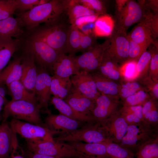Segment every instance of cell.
I'll return each instance as SVG.
<instances>
[{
	"label": "cell",
	"instance_id": "cell-12",
	"mask_svg": "<svg viewBox=\"0 0 158 158\" xmlns=\"http://www.w3.org/2000/svg\"><path fill=\"white\" fill-rule=\"evenodd\" d=\"M99 124L109 140L118 144L126 134L128 125L119 110Z\"/></svg>",
	"mask_w": 158,
	"mask_h": 158
},
{
	"label": "cell",
	"instance_id": "cell-24",
	"mask_svg": "<svg viewBox=\"0 0 158 158\" xmlns=\"http://www.w3.org/2000/svg\"><path fill=\"white\" fill-rule=\"evenodd\" d=\"M23 27L19 17L11 16L0 20V38L18 37L23 32Z\"/></svg>",
	"mask_w": 158,
	"mask_h": 158
},
{
	"label": "cell",
	"instance_id": "cell-48",
	"mask_svg": "<svg viewBox=\"0 0 158 158\" xmlns=\"http://www.w3.org/2000/svg\"><path fill=\"white\" fill-rule=\"evenodd\" d=\"M157 107V103L154 99L150 98L142 106V113L143 120L145 121L150 112L154 108Z\"/></svg>",
	"mask_w": 158,
	"mask_h": 158
},
{
	"label": "cell",
	"instance_id": "cell-54",
	"mask_svg": "<svg viewBox=\"0 0 158 158\" xmlns=\"http://www.w3.org/2000/svg\"><path fill=\"white\" fill-rule=\"evenodd\" d=\"M49 1L48 0H39L38 6L46 3L49 2Z\"/></svg>",
	"mask_w": 158,
	"mask_h": 158
},
{
	"label": "cell",
	"instance_id": "cell-45",
	"mask_svg": "<svg viewBox=\"0 0 158 158\" xmlns=\"http://www.w3.org/2000/svg\"><path fill=\"white\" fill-rule=\"evenodd\" d=\"M17 9L16 0H10L8 4L0 11V20L12 16V15Z\"/></svg>",
	"mask_w": 158,
	"mask_h": 158
},
{
	"label": "cell",
	"instance_id": "cell-32",
	"mask_svg": "<svg viewBox=\"0 0 158 158\" xmlns=\"http://www.w3.org/2000/svg\"><path fill=\"white\" fill-rule=\"evenodd\" d=\"M66 11L69 21L81 17L97 14L94 11L78 2L77 0H68Z\"/></svg>",
	"mask_w": 158,
	"mask_h": 158
},
{
	"label": "cell",
	"instance_id": "cell-26",
	"mask_svg": "<svg viewBox=\"0 0 158 158\" xmlns=\"http://www.w3.org/2000/svg\"><path fill=\"white\" fill-rule=\"evenodd\" d=\"M104 77L116 82L122 76L118 64L104 54L97 71Z\"/></svg>",
	"mask_w": 158,
	"mask_h": 158
},
{
	"label": "cell",
	"instance_id": "cell-36",
	"mask_svg": "<svg viewBox=\"0 0 158 158\" xmlns=\"http://www.w3.org/2000/svg\"><path fill=\"white\" fill-rule=\"evenodd\" d=\"M144 11L143 19L140 22L142 23L151 31L154 37L157 38L158 35V13H155L146 9Z\"/></svg>",
	"mask_w": 158,
	"mask_h": 158
},
{
	"label": "cell",
	"instance_id": "cell-3",
	"mask_svg": "<svg viewBox=\"0 0 158 158\" xmlns=\"http://www.w3.org/2000/svg\"><path fill=\"white\" fill-rule=\"evenodd\" d=\"M40 108L37 104L24 100L8 101L4 105L3 121L9 117L33 124L42 125Z\"/></svg>",
	"mask_w": 158,
	"mask_h": 158
},
{
	"label": "cell",
	"instance_id": "cell-41",
	"mask_svg": "<svg viewBox=\"0 0 158 158\" xmlns=\"http://www.w3.org/2000/svg\"><path fill=\"white\" fill-rule=\"evenodd\" d=\"M128 39L129 47L128 61H137L141 55L146 51L148 47L137 44Z\"/></svg>",
	"mask_w": 158,
	"mask_h": 158
},
{
	"label": "cell",
	"instance_id": "cell-40",
	"mask_svg": "<svg viewBox=\"0 0 158 158\" xmlns=\"http://www.w3.org/2000/svg\"><path fill=\"white\" fill-rule=\"evenodd\" d=\"M150 51L151 58L149 67V77L154 81H158V51L157 44Z\"/></svg>",
	"mask_w": 158,
	"mask_h": 158
},
{
	"label": "cell",
	"instance_id": "cell-33",
	"mask_svg": "<svg viewBox=\"0 0 158 158\" xmlns=\"http://www.w3.org/2000/svg\"><path fill=\"white\" fill-rule=\"evenodd\" d=\"M81 32L76 26L70 25L69 28L66 45V53L74 56V54L79 51Z\"/></svg>",
	"mask_w": 158,
	"mask_h": 158
},
{
	"label": "cell",
	"instance_id": "cell-20",
	"mask_svg": "<svg viewBox=\"0 0 158 158\" xmlns=\"http://www.w3.org/2000/svg\"><path fill=\"white\" fill-rule=\"evenodd\" d=\"M74 56L61 54L53 67L54 75L65 78L78 73L80 71L75 59Z\"/></svg>",
	"mask_w": 158,
	"mask_h": 158
},
{
	"label": "cell",
	"instance_id": "cell-10",
	"mask_svg": "<svg viewBox=\"0 0 158 158\" xmlns=\"http://www.w3.org/2000/svg\"><path fill=\"white\" fill-rule=\"evenodd\" d=\"M144 13V8L140 4L133 0H127L121 11L117 12L114 28L126 32L130 27L142 21Z\"/></svg>",
	"mask_w": 158,
	"mask_h": 158
},
{
	"label": "cell",
	"instance_id": "cell-43",
	"mask_svg": "<svg viewBox=\"0 0 158 158\" xmlns=\"http://www.w3.org/2000/svg\"><path fill=\"white\" fill-rule=\"evenodd\" d=\"M95 37L93 33L86 35L81 32L79 51L84 53L94 46L96 44Z\"/></svg>",
	"mask_w": 158,
	"mask_h": 158
},
{
	"label": "cell",
	"instance_id": "cell-28",
	"mask_svg": "<svg viewBox=\"0 0 158 158\" xmlns=\"http://www.w3.org/2000/svg\"><path fill=\"white\" fill-rule=\"evenodd\" d=\"M51 78V94L54 97L64 99L72 87L70 77L62 78L53 75Z\"/></svg>",
	"mask_w": 158,
	"mask_h": 158
},
{
	"label": "cell",
	"instance_id": "cell-7",
	"mask_svg": "<svg viewBox=\"0 0 158 158\" xmlns=\"http://www.w3.org/2000/svg\"><path fill=\"white\" fill-rule=\"evenodd\" d=\"M154 127L143 121L128 125L126 133L119 144L128 149L138 148L158 135Z\"/></svg>",
	"mask_w": 158,
	"mask_h": 158
},
{
	"label": "cell",
	"instance_id": "cell-15",
	"mask_svg": "<svg viewBox=\"0 0 158 158\" xmlns=\"http://www.w3.org/2000/svg\"><path fill=\"white\" fill-rule=\"evenodd\" d=\"M46 127L54 134L70 133L84 126L85 122L74 120L61 114H48L45 119Z\"/></svg>",
	"mask_w": 158,
	"mask_h": 158
},
{
	"label": "cell",
	"instance_id": "cell-47",
	"mask_svg": "<svg viewBox=\"0 0 158 158\" xmlns=\"http://www.w3.org/2000/svg\"><path fill=\"white\" fill-rule=\"evenodd\" d=\"M18 9L22 11L30 10L38 6L39 0H16Z\"/></svg>",
	"mask_w": 158,
	"mask_h": 158
},
{
	"label": "cell",
	"instance_id": "cell-16",
	"mask_svg": "<svg viewBox=\"0 0 158 158\" xmlns=\"http://www.w3.org/2000/svg\"><path fill=\"white\" fill-rule=\"evenodd\" d=\"M71 79L73 87L87 97L95 101L101 95L90 73L80 70Z\"/></svg>",
	"mask_w": 158,
	"mask_h": 158
},
{
	"label": "cell",
	"instance_id": "cell-9",
	"mask_svg": "<svg viewBox=\"0 0 158 158\" xmlns=\"http://www.w3.org/2000/svg\"><path fill=\"white\" fill-rule=\"evenodd\" d=\"M104 54L119 65L128 61L129 43L126 32L114 28Z\"/></svg>",
	"mask_w": 158,
	"mask_h": 158
},
{
	"label": "cell",
	"instance_id": "cell-21",
	"mask_svg": "<svg viewBox=\"0 0 158 158\" xmlns=\"http://www.w3.org/2000/svg\"><path fill=\"white\" fill-rule=\"evenodd\" d=\"M51 102L61 114L73 119L87 123H96L92 116L84 115L77 112L63 99L53 96L51 99Z\"/></svg>",
	"mask_w": 158,
	"mask_h": 158
},
{
	"label": "cell",
	"instance_id": "cell-11",
	"mask_svg": "<svg viewBox=\"0 0 158 158\" xmlns=\"http://www.w3.org/2000/svg\"><path fill=\"white\" fill-rule=\"evenodd\" d=\"M109 44L108 38L101 44H96L80 55L75 56V60L80 70L90 73L97 71Z\"/></svg>",
	"mask_w": 158,
	"mask_h": 158
},
{
	"label": "cell",
	"instance_id": "cell-5",
	"mask_svg": "<svg viewBox=\"0 0 158 158\" xmlns=\"http://www.w3.org/2000/svg\"><path fill=\"white\" fill-rule=\"evenodd\" d=\"M10 126L12 130L25 138L27 142L54 141V133L46 126L35 125L13 118Z\"/></svg>",
	"mask_w": 158,
	"mask_h": 158
},
{
	"label": "cell",
	"instance_id": "cell-14",
	"mask_svg": "<svg viewBox=\"0 0 158 158\" xmlns=\"http://www.w3.org/2000/svg\"><path fill=\"white\" fill-rule=\"evenodd\" d=\"M37 69L38 73L34 93L40 109H44L49 114H51L48 109V104L51 95L50 90L51 76L46 70L38 68Z\"/></svg>",
	"mask_w": 158,
	"mask_h": 158
},
{
	"label": "cell",
	"instance_id": "cell-6",
	"mask_svg": "<svg viewBox=\"0 0 158 158\" xmlns=\"http://www.w3.org/2000/svg\"><path fill=\"white\" fill-rule=\"evenodd\" d=\"M54 139L57 142H67L97 143L110 141L100 125L97 123H90L72 132L60 135Z\"/></svg>",
	"mask_w": 158,
	"mask_h": 158
},
{
	"label": "cell",
	"instance_id": "cell-4",
	"mask_svg": "<svg viewBox=\"0 0 158 158\" xmlns=\"http://www.w3.org/2000/svg\"><path fill=\"white\" fill-rule=\"evenodd\" d=\"M26 50L32 54L35 63L39 68L48 73H53V66L62 54L55 50L46 43L32 35L28 43Z\"/></svg>",
	"mask_w": 158,
	"mask_h": 158
},
{
	"label": "cell",
	"instance_id": "cell-46",
	"mask_svg": "<svg viewBox=\"0 0 158 158\" xmlns=\"http://www.w3.org/2000/svg\"><path fill=\"white\" fill-rule=\"evenodd\" d=\"M99 15L95 14L91 16L81 17L69 21L71 25L79 28L81 25L86 23L95 22Z\"/></svg>",
	"mask_w": 158,
	"mask_h": 158
},
{
	"label": "cell",
	"instance_id": "cell-37",
	"mask_svg": "<svg viewBox=\"0 0 158 158\" xmlns=\"http://www.w3.org/2000/svg\"><path fill=\"white\" fill-rule=\"evenodd\" d=\"M150 98L148 94L142 89L123 100V106H142Z\"/></svg>",
	"mask_w": 158,
	"mask_h": 158
},
{
	"label": "cell",
	"instance_id": "cell-13",
	"mask_svg": "<svg viewBox=\"0 0 158 158\" xmlns=\"http://www.w3.org/2000/svg\"><path fill=\"white\" fill-rule=\"evenodd\" d=\"M119 97L100 95L95 101L92 115L97 123L100 124L118 111Z\"/></svg>",
	"mask_w": 158,
	"mask_h": 158
},
{
	"label": "cell",
	"instance_id": "cell-30",
	"mask_svg": "<svg viewBox=\"0 0 158 158\" xmlns=\"http://www.w3.org/2000/svg\"><path fill=\"white\" fill-rule=\"evenodd\" d=\"M12 101L24 100L37 104L34 93L30 92L20 81H16L7 86Z\"/></svg>",
	"mask_w": 158,
	"mask_h": 158
},
{
	"label": "cell",
	"instance_id": "cell-23",
	"mask_svg": "<svg viewBox=\"0 0 158 158\" xmlns=\"http://www.w3.org/2000/svg\"><path fill=\"white\" fill-rule=\"evenodd\" d=\"M22 73L21 58H16L0 73V83L7 86L13 81H20Z\"/></svg>",
	"mask_w": 158,
	"mask_h": 158
},
{
	"label": "cell",
	"instance_id": "cell-55",
	"mask_svg": "<svg viewBox=\"0 0 158 158\" xmlns=\"http://www.w3.org/2000/svg\"><path fill=\"white\" fill-rule=\"evenodd\" d=\"M75 158H89L87 157H86L84 156H78Z\"/></svg>",
	"mask_w": 158,
	"mask_h": 158
},
{
	"label": "cell",
	"instance_id": "cell-42",
	"mask_svg": "<svg viewBox=\"0 0 158 158\" xmlns=\"http://www.w3.org/2000/svg\"><path fill=\"white\" fill-rule=\"evenodd\" d=\"M79 3L94 11L99 15L105 14L106 8L102 2L99 0H77Z\"/></svg>",
	"mask_w": 158,
	"mask_h": 158
},
{
	"label": "cell",
	"instance_id": "cell-1",
	"mask_svg": "<svg viewBox=\"0 0 158 158\" xmlns=\"http://www.w3.org/2000/svg\"><path fill=\"white\" fill-rule=\"evenodd\" d=\"M68 0H51L22 12L18 17L23 26L31 29L42 23H49L57 20L66 11Z\"/></svg>",
	"mask_w": 158,
	"mask_h": 158
},
{
	"label": "cell",
	"instance_id": "cell-18",
	"mask_svg": "<svg viewBox=\"0 0 158 158\" xmlns=\"http://www.w3.org/2000/svg\"><path fill=\"white\" fill-rule=\"evenodd\" d=\"M64 100L73 109L81 114L92 116L95 101L80 93L72 87Z\"/></svg>",
	"mask_w": 158,
	"mask_h": 158
},
{
	"label": "cell",
	"instance_id": "cell-31",
	"mask_svg": "<svg viewBox=\"0 0 158 158\" xmlns=\"http://www.w3.org/2000/svg\"><path fill=\"white\" fill-rule=\"evenodd\" d=\"M114 27V21L109 15L104 14L97 18L95 22L94 35L98 37H108L112 34Z\"/></svg>",
	"mask_w": 158,
	"mask_h": 158
},
{
	"label": "cell",
	"instance_id": "cell-52",
	"mask_svg": "<svg viewBox=\"0 0 158 158\" xmlns=\"http://www.w3.org/2000/svg\"><path fill=\"white\" fill-rule=\"evenodd\" d=\"M127 1V0H118L116 1L117 12L121 11L125 5Z\"/></svg>",
	"mask_w": 158,
	"mask_h": 158
},
{
	"label": "cell",
	"instance_id": "cell-51",
	"mask_svg": "<svg viewBox=\"0 0 158 158\" xmlns=\"http://www.w3.org/2000/svg\"><path fill=\"white\" fill-rule=\"evenodd\" d=\"M93 23L83 24L79 27L78 28L81 32L86 35L93 33V29H92L91 27V25Z\"/></svg>",
	"mask_w": 158,
	"mask_h": 158
},
{
	"label": "cell",
	"instance_id": "cell-22",
	"mask_svg": "<svg viewBox=\"0 0 158 158\" xmlns=\"http://www.w3.org/2000/svg\"><path fill=\"white\" fill-rule=\"evenodd\" d=\"M90 73L100 94L119 97L121 88L120 84L104 77L97 71Z\"/></svg>",
	"mask_w": 158,
	"mask_h": 158
},
{
	"label": "cell",
	"instance_id": "cell-29",
	"mask_svg": "<svg viewBox=\"0 0 158 158\" xmlns=\"http://www.w3.org/2000/svg\"><path fill=\"white\" fill-rule=\"evenodd\" d=\"M13 132L6 121L0 125V158H9Z\"/></svg>",
	"mask_w": 158,
	"mask_h": 158
},
{
	"label": "cell",
	"instance_id": "cell-27",
	"mask_svg": "<svg viewBox=\"0 0 158 158\" xmlns=\"http://www.w3.org/2000/svg\"><path fill=\"white\" fill-rule=\"evenodd\" d=\"M127 35L128 38L134 42L148 47L155 42L150 30L141 23L136 25Z\"/></svg>",
	"mask_w": 158,
	"mask_h": 158
},
{
	"label": "cell",
	"instance_id": "cell-49",
	"mask_svg": "<svg viewBox=\"0 0 158 158\" xmlns=\"http://www.w3.org/2000/svg\"><path fill=\"white\" fill-rule=\"evenodd\" d=\"M5 85L4 84L0 83V112L3 106L8 101L6 97V91Z\"/></svg>",
	"mask_w": 158,
	"mask_h": 158
},
{
	"label": "cell",
	"instance_id": "cell-17",
	"mask_svg": "<svg viewBox=\"0 0 158 158\" xmlns=\"http://www.w3.org/2000/svg\"><path fill=\"white\" fill-rule=\"evenodd\" d=\"M21 65L22 73L20 81L28 91L34 93L38 71L32 54L26 50L25 55L21 58Z\"/></svg>",
	"mask_w": 158,
	"mask_h": 158
},
{
	"label": "cell",
	"instance_id": "cell-25",
	"mask_svg": "<svg viewBox=\"0 0 158 158\" xmlns=\"http://www.w3.org/2000/svg\"><path fill=\"white\" fill-rule=\"evenodd\" d=\"M20 44L18 39L0 38V73L8 64Z\"/></svg>",
	"mask_w": 158,
	"mask_h": 158
},
{
	"label": "cell",
	"instance_id": "cell-44",
	"mask_svg": "<svg viewBox=\"0 0 158 158\" xmlns=\"http://www.w3.org/2000/svg\"><path fill=\"white\" fill-rule=\"evenodd\" d=\"M9 158H25L24 152L19 144L16 134L13 132L11 148Z\"/></svg>",
	"mask_w": 158,
	"mask_h": 158
},
{
	"label": "cell",
	"instance_id": "cell-38",
	"mask_svg": "<svg viewBox=\"0 0 158 158\" xmlns=\"http://www.w3.org/2000/svg\"><path fill=\"white\" fill-rule=\"evenodd\" d=\"M151 54L150 51H146L138 60L136 66L137 78L145 75L149 69Z\"/></svg>",
	"mask_w": 158,
	"mask_h": 158
},
{
	"label": "cell",
	"instance_id": "cell-2",
	"mask_svg": "<svg viewBox=\"0 0 158 158\" xmlns=\"http://www.w3.org/2000/svg\"><path fill=\"white\" fill-rule=\"evenodd\" d=\"M61 17L45 23L33 35L59 53L66 54L70 25L63 20Z\"/></svg>",
	"mask_w": 158,
	"mask_h": 158
},
{
	"label": "cell",
	"instance_id": "cell-8",
	"mask_svg": "<svg viewBox=\"0 0 158 158\" xmlns=\"http://www.w3.org/2000/svg\"><path fill=\"white\" fill-rule=\"evenodd\" d=\"M27 145L28 151L34 153L69 158L84 156L66 143L55 140L36 143L27 142Z\"/></svg>",
	"mask_w": 158,
	"mask_h": 158
},
{
	"label": "cell",
	"instance_id": "cell-53",
	"mask_svg": "<svg viewBox=\"0 0 158 158\" xmlns=\"http://www.w3.org/2000/svg\"><path fill=\"white\" fill-rule=\"evenodd\" d=\"M10 0H0V11L4 8L9 3Z\"/></svg>",
	"mask_w": 158,
	"mask_h": 158
},
{
	"label": "cell",
	"instance_id": "cell-35",
	"mask_svg": "<svg viewBox=\"0 0 158 158\" xmlns=\"http://www.w3.org/2000/svg\"><path fill=\"white\" fill-rule=\"evenodd\" d=\"M107 151L110 158H134V154L128 149L111 141L107 142Z\"/></svg>",
	"mask_w": 158,
	"mask_h": 158
},
{
	"label": "cell",
	"instance_id": "cell-39",
	"mask_svg": "<svg viewBox=\"0 0 158 158\" xmlns=\"http://www.w3.org/2000/svg\"><path fill=\"white\" fill-rule=\"evenodd\" d=\"M121 85L119 97L123 100L143 89L140 84L135 81L128 82Z\"/></svg>",
	"mask_w": 158,
	"mask_h": 158
},
{
	"label": "cell",
	"instance_id": "cell-34",
	"mask_svg": "<svg viewBox=\"0 0 158 158\" xmlns=\"http://www.w3.org/2000/svg\"><path fill=\"white\" fill-rule=\"evenodd\" d=\"M136 158H158V136L138 147Z\"/></svg>",
	"mask_w": 158,
	"mask_h": 158
},
{
	"label": "cell",
	"instance_id": "cell-56",
	"mask_svg": "<svg viewBox=\"0 0 158 158\" xmlns=\"http://www.w3.org/2000/svg\"><path fill=\"white\" fill-rule=\"evenodd\" d=\"M1 117H0V120H1Z\"/></svg>",
	"mask_w": 158,
	"mask_h": 158
},
{
	"label": "cell",
	"instance_id": "cell-19",
	"mask_svg": "<svg viewBox=\"0 0 158 158\" xmlns=\"http://www.w3.org/2000/svg\"><path fill=\"white\" fill-rule=\"evenodd\" d=\"M107 142L87 143L74 142L66 143L78 152L89 158H110L107 151Z\"/></svg>",
	"mask_w": 158,
	"mask_h": 158
},
{
	"label": "cell",
	"instance_id": "cell-50",
	"mask_svg": "<svg viewBox=\"0 0 158 158\" xmlns=\"http://www.w3.org/2000/svg\"><path fill=\"white\" fill-rule=\"evenodd\" d=\"M25 158H69L53 156L32 153L29 151L25 154Z\"/></svg>",
	"mask_w": 158,
	"mask_h": 158
}]
</instances>
